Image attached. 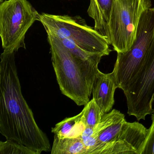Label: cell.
<instances>
[{
    "mask_svg": "<svg viewBox=\"0 0 154 154\" xmlns=\"http://www.w3.org/2000/svg\"><path fill=\"white\" fill-rule=\"evenodd\" d=\"M52 65L61 92L78 106L90 101L93 86L103 54L88 59L71 53L54 36L47 34Z\"/></svg>",
    "mask_w": 154,
    "mask_h": 154,
    "instance_id": "cell-2",
    "label": "cell"
},
{
    "mask_svg": "<svg viewBox=\"0 0 154 154\" xmlns=\"http://www.w3.org/2000/svg\"><path fill=\"white\" fill-rule=\"evenodd\" d=\"M52 154H86L87 149L80 137L61 138L54 135Z\"/></svg>",
    "mask_w": 154,
    "mask_h": 154,
    "instance_id": "cell-11",
    "label": "cell"
},
{
    "mask_svg": "<svg viewBox=\"0 0 154 154\" xmlns=\"http://www.w3.org/2000/svg\"><path fill=\"white\" fill-rule=\"evenodd\" d=\"M151 6V0H116L111 14L109 31L111 45L117 54L131 48L140 17Z\"/></svg>",
    "mask_w": 154,
    "mask_h": 154,
    "instance_id": "cell-6",
    "label": "cell"
},
{
    "mask_svg": "<svg viewBox=\"0 0 154 154\" xmlns=\"http://www.w3.org/2000/svg\"><path fill=\"white\" fill-rule=\"evenodd\" d=\"M39 21L47 34L66 39L87 52L109 54L112 50L108 40L94 28L88 26L80 16L39 14Z\"/></svg>",
    "mask_w": 154,
    "mask_h": 154,
    "instance_id": "cell-3",
    "label": "cell"
},
{
    "mask_svg": "<svg viewBox=\"0 0 154 154\" xmlns=\"http://www.w3.org/2000/svg\"><path fill=\"white\" fill-rule=\"evenodd\" d=\"M1 154H37L25 145L14 140H7L0 142Z\"/></svg>",
    "mask_w": 154,
    "mask_h": 154,
    "instance_id": "cell-14",
    "label": "cell"
},
{
    "mask_svg": "<svg viewBox=\"0 0 154 154\" xmlns=\"http://www.w3.org/2000/svg\"><path fill=\"white\" fill-rule=\"evenodd\" d=\"M154 35V8H149L141 15L136 38L131 48L117 54L112 74L117 88L122 90L134 70L146 56Z\"/></svg>",
    "mask_w": 154,
    "mask_h": 154,
    "instance_id": "cell-7",
    "label": "cell"
},
{
    "mask_svg": "<svg viewBox=\"0 0 154 154\" xmlns=\"http://www.w3.org/2000/svg\"><path fill=\"white\" fill-rule=\"evenodd\" d=\"M125 118V115L120 111L113 109L103 116L101 121L94 128L86 127L80 137L81 139L87 137L97 138L98 135L104 129Z\"/></svg>",
    "mask_w": 154,
    "mask_h": 154,
    "instance_id": "cell-12",
    "label": "cell"
},
{
    "mask_svg": "<svg viewBox=\"0 0 154 154\" xmlns=\"http://www.w3.org/2000/svg\"><path fill=\"white\" fill-rule=\"evenodd\" d=\"M1 1V3H2V2H3V0H0Z\"/></svg>",
    "mask_w": 154,
    "mask_h": 154,
    "instance_id": "cell-16",
    "label": "cell"
},
{
    "mask_svg": "<svg viewBox=\"0 0 154 154\" xmlns=\"http://www.w3.org/2000/svg\"><path fill=\"white\" fill-rule=\"evenodd\" d=\"M122 90L129 116L140 121L151 114L154 101V35L146 56L134 70Z\"/></svg>",
    "mask_w": 154,
    "mask_h": 154,
    "instance_id": "cell-5",
    "label": "cell"
},
{
    "mask_svg": "<svg viewBox=\"0 0 154 154\" xmlns=\"http://www.w3.org/2000/svg\"><path fill=\"white\" fill-rule=\"evenodd\" d=\"M151 114L152 123L147 129L146 138L138 149L137 154H154V109Z\"/></svg>",
    "mask_w": 154,
    "mask_h": 154,
    "instance_id": "cell-15",
    "label": "cell"
},
{
    "mask_svg": "<svg viewBox=\"0 0 154 154\" xmlns=\"http://www.w3.org/2000/svg\"><path fill=\"white\" fill-rule=\"evenodd\" d=\"M116 0H90L87 13L94 20V29L111 45L109 22Z\"/></svg>",
    "mask_w": 154,
    "mask_h": 154,
    "instance_id": "cell-9",
    "label": "cell"
},
{
    "mask_svg": "<svg viewBox=\"0 0 154 154\" xmlns=\"http://www.w3.org/2000/svg\"><path fill=\"white\" fill-rule=\"evenodd\" d=\"M86 128L85 109L78 115L66 118L52 128V132L61 138L79 137Z\"/></svg>",
    "mask_w": 154,
    "mask_h": 154,
    "instance_id": "cell-10",
    "label": "cell"
},
{
    "mask_svg": "<svg viewBox=\"0 0 154 154\" xmlns=\"http://www.w3.org/2000/svg\"><path fill=\"white\" fill-rule=\"evenodd\" d=\"M15 54L4 51L1 55L0 132L6 139L25 145L37 154L49 152V139L22 95Z\"/></svg>",
    "mask_w": 154,
    "mask_h": 154,
    "instance_id": "cell-1",
    "label": "cell"
},
{
    "mask_svg": "<svg viewBox=\"0 0 154 154\" xmlns=\"http://www.w3.org/2000/svg\"><path fill=\"white\" fill-rule=\"evenodd\" d=\"M39 14L27 0H6L0 5V36L4 51L25 48L28 30L39 21Z\"/></svg>",
    "mask_w": 154,
    "mask_h": 154,
    "instance_id": "cell-4",
    "label": "cell"
},
{
    "mask_svg": "<svg viewBox=\"0 0 154 154\" xmlns=\"http://www.w3.org/2000/svg\"><path fill=\"white\" fill-rule=\"evenodd\" d=\"M117 88L112 73H103L99 70L94 83L92 94L103 116L111 111L115 103L114 93Z\"/></svg>",
    "mask_w": 154,
    "mask_h": 154,
    "instance_id": "cell-8",
    "label": "cell"
},
{
    "mask_svg": "<svg viewBox=\"0 0 154 154\" xmlns=\"http://www.w3.org/2000/svg\"><path fill=\"white\" fill-rule=\"evenodd\" d=\"M85 125L86 127L94 128L101 121L103 116L100 107L93 99L85 105Z\"/></svg>",
    "mask_w": 154,
    "mask_h": 154,
    "instance_id": "cell-13",
    "label": "cell"
}]
</instances>
